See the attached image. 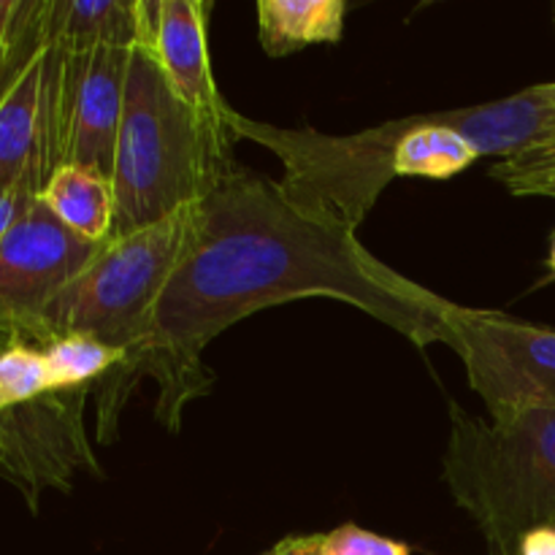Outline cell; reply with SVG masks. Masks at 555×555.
<instances>
[{
    "label": "cell",
    "instance_id": "1",
    "mask_svg": "<svg viewBox=\"0 0 555 555\" xmlns=\"http://www.w3.org/2000/svg\"><path fill=\"white\" fill-rule=\"evenodd\" d=\"M312 296L350 304L415 347H450L453 339L459 304L390 269L356 228L233 166L201 201L198 236L152 314L144 377L157 383V421L177 434L184 406L209 393L215 377L204 350L222 331Z\"/></svg>",
    "mask_w": 555,
    "mask_h": 555
},
{
    "label": "cell",
    "instance_id": "2",
    "mask_svg": "<svg viewBox=\"0 0 555 555\" xmlns=\"http://www.w3.org/2000/svg\"><path fill=\"white\" fill-rule=\"evenodd\" d=\"M198 225L201 204H193L155 225L108 238L90 266L43 309L41 350L57 336L87 334L125 352L122 366L92 388L101 444L117 439L122 406L144 379L155 304L193 247Z\"/></svg>",
    "mask_w": 555,
    "mask_h": 555
},
{
    "label": "cell",
    "instance_id": "3",
    "mask_svg": "<svg viewBox=\"0 0 555 555\" xmlns=\"http://www.w3.org/2000/svg\"><path fill=\"white\" fill-rule=\"evenodd\" d=\"M231 128L209 122L168 85L160 65L133 47L122 122L114 146L112 238L201 204L231 171Z\"/></svg>",
    "mask_w": 555,
    "mask_h": 555
},
{
    "label": "cell",
    "instance_id": "4",
    "mask_svg": "<svg viewBox=\"0 0 555 555\" xmlns=\"http://www.w3.org/2000/svg\"><path fill=\"white\" fill-rule=\"evenodd\" d=\"M442 477L491 555H518L529 531L555 529V410L482 421L453 401Z\"/></svg>",
    "mask_w": 555,
    "mask_h": 555
},
{
    "label": "cell",
    "instance_id": "5",
    "mask_svg": "<svg viewBox=\"0 0 555 555\" xmlns=\"http://www.w3.org/2000/svg\"><path fill=\"white\" fill-rule=\"evenodd\" d=\"M450 347L491 417L555 410L553 328L459 304Z\"/></svg>",
    "mask_w": 555,
    "mask_h": 555
},
{
    "label": "cell",
    "instance_id": "6",
    "mask_svg": "<svg viewBox=\"0 0 555 555\" xmlns=\"http://www.w3.org/2000/svg\"><path fill=\"white\" fill-rule=\"evenodd\" d=\"M92 388L52 390L27 404L0 410V475L38 509L43 491H70L79 472L101 477L85 431Z\"/></svg>",
    "mask_w": 555,
    "mask_h": 555
},
{
    "label": "cell",
    "instance_id": "7",
    "mask_svg": "<svg viewBox=\"0 0 555 555\" xmlns=\"http://www.w3.org/2000/svg\"><path fill=\"white\" fill-rule=\"evenodd\" d=\"M65 228L41 198L0 236V320L20 325L41 350V314L101 253Z\"/></svg>",
    "mask_w": 555,
    "mask_h": 555
},
{
    "label": "cell",
    "instance_id": "8",
    "mask_svg": "<svg viewBox=\"0 0 555 555\" xmlns=\"http://www.w3.org/2000/svg\"><path fill=\"white\" fill-rule=\"evenodd\" d=\"M63 49L43 43L0 101V184L41 195L63 166Z\"/></svg>",
    "mask_w": 555,
    "mask_h": 555
},
{
    "label": "cell",
    "instance_id": "9",
    "mask_svg": "<svg viewBox=\"0 0 555 555\" xmlns=\"http://www.w3.org/2000/svg\"><path fill=\"white\" fill-rule=\"evenodd\" d=\"M130 52V47L63 49V166L90 168L112 179Z\"/></svg>",
    "mask_w": 555,
    "mask_h": 555
},
{
    "label": "cell",
    "instance_id": "10",
    "mask_svg": "<svg viewBox=\"0 0 555 555\" xmlns=\"http://www.w3.org/2000/svg\"><path fill=\"white\" fill-rule=\"evenodd\" d=\"M206 0H135V47L144 49L168 85L209 122L231 128L233 108L222 101L206 47Z\"/></svg>",
    "mask_w": 555,
    "mask_h": 555
},
{
    "label": "cell",
    "instance_id": "11",
    "mask_svg": "<svg viewBox=\"0 0 555 555\" xmlns=\"http://www.w3.org/2000/svg\"><path fill=\"white\" fill-rule=\"evenodd\" d=\"M47 41L65 52L135 47V0H47Z\"/></svg>",
    "mask_w": 555,
    "mask_h": 555
},
{
    "label": "cell",
    "instance_id": "12",
    "mask_svg": "<svg viewBox=\"0 0 555 555\" xmlns=\"http://www.w3.org/2000/svg\"><path fill=\"white\" fill-rule=\"evenodd\" d=\"M38 198L76 236L95 244L112 238L114 188L112 179L103 173L81 166H60Z\"/></svg>",
    "mask_w": 555,
    "mask_h": 555
},
{
    "label": "cell",
    "instance_id": "13",
    "mask_svg": "<svg viewBox=\"0 0 555 555\" xmlns=\"http://www.w3.org/2000/svg\"><path fill=\"white\" fill-rule=\"evenodd\" d=\"M345 16L341 0H260V47L271 57H285L312 43H336L345 33Z\"/></svg>",
    "mask_w": 555,
    "mask_h": 555
},
{
    "label": "cell",
    "instance_id": "14",
    "mask_svg": "<svg viewBox=\"0 0 555 555\" xmlns=\"http://www.w3.org/2000/svg\"><path fill=\"white\" fill-rule=\"evenodd\" d=\"M52 390L95 388L106 374L125 363V352L87 334H65L43 347Z\"/></svg>",
    "mask_w": 555,
    "mask_h": 555
},
{
    "label": "cell",
    "instance_id": "15",
    "mask_svg": "<svg viewBox=\"0 0 555 555\" xmlns=\"http://www.w3.org/2000/svg\"><path fill=\"white\" fill-rule=\"evenodd\" d=\"M43 16L47 0H0V101L47 43Z\"/></svg>",
    "mask_w": 555,
    "mask_h": 555
},
{
    "label": "cell",
    "instance_id": "16",
    "mask_svg": "<svg viewBox=\"0 0 555 555\" xmlns=\"http://www.w3.org/2000/svg\"><path fill=\"white\" fill-rule=\"evenodd\" d=\"M52 393L43 350L20 345L0 356V410L27 404Z\"/></svg>",
    "mask_w": 555,
    "mask_h": 555
},
{
    "label": "cell",
    "instance_id": "17",
    "mask_svg": "<svg viewBox=\"0 0 555 555\" xmlns=\"http://www.w3.org/2000/svg\"><path fill=\"white\" fill-rule=\"evenodd\" d=\"M491 177L520 198L526 195L555 198V141L520 152V155L504 157L491 168Z\"/></svg>",
    "mask_w": 555,
    "mask_h": 555
},
{
    "label": "cell",
    "instance_id": "18",
    "mask_svg": "<svg viewBox=\"0 0 555 555\" xmlns=\"http://www.w3.org/2000/svg\"><path fill=\"white\" fill-rule=\"evenodd\" d=\"M323 555H412V551L404 542L345 524L323 537Z\"/></svg>",
    "mask_w": 555,
    "mask_h": 555
},
{
    "label": "cell",
    "instance_id": "19",
    "mask_svg": "<svg viewBox=\"0 0 555 555\" xmlns=\"http://www.w3.org/2000/svg\"><path fill=\"white\" fill-rule=\"evenodd\" d=\"M36 198L38 195L25 188H3V184H0V236L30 209Z\"/></svg>",
    "mask_w": 555,
    "mask_h": 555
},
{
    "label": "cell",
    "instance_id": "20",
    "mask_svg": "<svg viewBox=\"0 0 555 555\" xmlns=\"http://www.w3.org/2000/svg\"><path fill=\"white\" fill-rule=\"evenodd\" d=\"M325 534H296L276 542L269 553L263 555H323Z\"/></svg>",
    "mask_w": 555,
    "mask_h": 555
},
{
    "label": "cell",
    "instance_id": "21",
    "mask_svg": "<svg viewBox=\"0 0 555 555\" xmlns=\"http://www.w3.org/2000/svg\"><path fill=\"white\" fill-rule=\"evenodd\" d=\"M518 555H555V529H534L520 540Z\"/></svg>",
    "mask_w": 555,
    "mask_h": 555
},
{
    "label": "cell",
    "instance_id": "22",
    "mask_svg": "<svg viewBox=\"0 0 555 555\" xmlns=\"http://www.w3.org/2000/svg\"><path fill=\"white\" fill-rule=\"evenodd\" d=\"M27 345V336L20 325L9 323V320H0V356H5L14 347Z\"/></svg>",
    "mask_w": 555,
    "mask_h": 555
},
{
    "label": "cell",
    "instance_id": "23",
    "mask_svg": "<svg viewBox=\"0 0 555 555\" xmlns=\"http://www.w3.org/2000/svg\"><path fill=\"white\" fill-rule=\"evenodd\" d=\"M547 266H551V271L555 276V233H553V242H551V255H547Z\"/></svg>",
    "mask_w": 555,
    "mask_h": 555
}]
</instances>
